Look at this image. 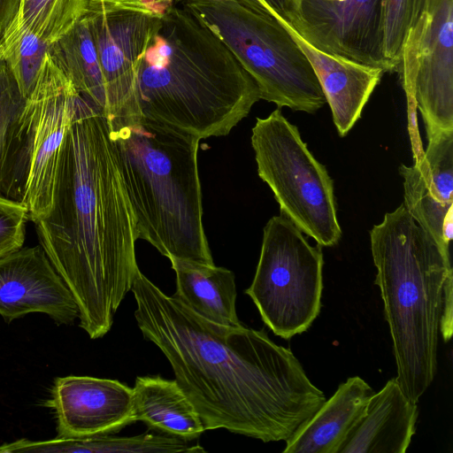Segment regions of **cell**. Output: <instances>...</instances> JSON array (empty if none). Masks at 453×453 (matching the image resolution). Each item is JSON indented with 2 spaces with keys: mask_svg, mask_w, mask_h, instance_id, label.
<instances>
[{
  "mask_svg": "<svg viewBox=\"0 0 453 453\" xmlns=\"http://www.w3.org/2000/svg\"><path fill=\"white\" fill-rule=\"evenodd\" d=\"M131 291L138 327L167 358L205 431L286 441L326 400L293 352L264 329L211 322L140 270Z\"/></svg>",
  "mask_w": 453,
  "mask_h": 453,
  "instance_id": "1",
  "label": "cell"
},
{
  "mask_svg": "<svg viewBox=\"0 0 453 453\" xmlns=\"http://www.w3.org/2000/svg\"><path fill=\"white\" fill-rule=\"evenodd\" d=\"M38 241L79 307L91 339L105 335L140 270L135 221L102 111L81 95L65 136L52 209Z\"/></svg>",
  "mask_w": 453,
  "mask_h": 453,
  "instance_id": "2",
  "label": "cell"
},
{
  "mask_svg": "<svg viewBox=\"0 0 453 453\" xmlns=\"http://www.w3.org/2000/svg\"><path fill=\"white\" fill-rule=\"evenodd\" d=\"M259 99L254 80L208 27L185 7L164 11L139 68L140 118L200 140L219 137Z\"/></svg>",
  "mask_w": 453,
  "mask_h": 453,
  "instance_id": "3",
  "label": "cell"
},
{
  "mask_svg": "<svg viewBox=\"0 0 453 453\" xmlns=\"http://www.w3.org/2000/svg\"><path fill=\"white\" fill-rule=\"evenodd\" d=\"M384 312L393 342L395 378L412 402L432 384L445 287L452 280L449 252L420 227L403 203L370 231Z\"/></svg>",
  "mask_w": 453,
  "mask_h": 453,
  "instance_id": "4",
  "label": "cell"
},
{
  "mask_svg": "<svg viewBox=\"0 0 453 453\" xmlns=\"http://www.w3.org/2000/svg\"><path fill=\"white\" fill-rule=\"evenodd\" d=\"M109 127L137 240L169 260L215 265L203 226L200 139L142 118Z\"/></svg>",
  "mask_w": 453,
  "mask_h": 453,
  "instance_id": "5",
  "label": "cell"
},
{
  "mask_svg": "<svg viewBox=\"0 0 453 453\" xmlns=\"http://www.w3.org/2000/svg\"><path fill=\"white\" fill-rule=\"evenodd\" d=\"M184 7L251 76L260 99L308 113L326 103L309 59L287 24L261 0H188Z\"/></svg>",
  "mask_w": 453,
  "mask_h": 453,
  "instance_id": "6",
  "label": "cell"
},
{
  "mask_svg": "<svg viewBox=\"0 0 453 453\" xmlns=\"http://www.w3.org/2000/svg\"><path fill=\"white\" fill-rule=\"evenodd\" d=\"M79 96L47 53L0 170V194L22 203L33 223L52 209L62 149Z\"/></svg>",
  "mask_w": 453,
  "mask_h": 453,
  "instance_id": "7",
  "label": "cell"
},
{
  "mask_svg": "<svg viewBox=\"0 0 453 453\" xmlns=\"http://www.w3.org/2000/svg\"><path fill=\"white\" fill-rule=\"evenodd\" d=\"M251 145L258 175L273 192L280 213L320 246L335 245L342 230L333 180L280 108L257 119Z\"/></svg>",
  "mask_w": 453,
  "mask_h": 453,
  "instance_id": "8",
  "label": "cell"
},
{
  "mask_svg": "<svg viewBox=\"0 0 453 453\" xmlns=\"http://www.w3.org/2000/svg\"><path fill=\"white\" fill-rule=\"evenodd\" d=\"M322 246H311L284 215L264 227L261 252L245 290L262 320L285 340L308 330L319 314L323 290Z\"/></svg>",
  "mask_w": 453,
  "mask_h": 453,
  "instance_id": "9",
  "label": "cell"
},
{
  "mask_svg": "<svg viewBox=\"0 0 453 453\" xmlns=\"http://www.w3.org/2000/svg\"><path fill=\"white\" fill-rule=\"evenodd\" d=\"M163 12L117 0H88L87 17L104 81L110 126L140 118L137 77L140 65Z\"/></svg>",
  "mask_w": 453,
  "mask_h": 453,
  "instance_id": "10",
  "label": "cell"
},
{
  "mask_svg": "<svg viewBox=\"0 0 453 453\" xmlns=\"http://www.w3.org/2000/svg\"><path fill=\"white\" fill-rule=\"evenodd\" d=\"M290 27L321 51L393 71L383 53V0H298Z\"/></svg>",
  "mask_w": 453,
  "mask_h": 453,
  "instance_id": "11",
  "label": "cell"
},
{
  "mask_svg": "<svg viewBox=\"0 0 453 453\" xmlns=\"http://www.w3.org/2000/svg\"><path fill=\"white\" fill-rule=\"evenodd\" d=\"M417 34L413 100L427 141L453 131V0H424Z\"/></svg>",
  "mask_w": 453,
  "mask_h": 453,
  "instance_id": "12",
  "label": "cell"
},
{
  "mask_svg": "<svg viewBox=\"0 0 453 453\" xmlns=\"http://www.w3.org/2000/svg\"><path fill=\"white\" fill-rule=\"evenodd\" d=\"M47 405L56 413L61 437L114 434L135 422L133 388L115 380L57 378Z\"/></svg>",
  "mask_w": 453,
  "mask_h": 453,
  "instance_id": "13",
  "label": "cell"
},
{
  "mask_svg": "<svg viewBox=\"0 0 453 453\" xmlns=\"http://www.w3.org/2000/svg\"><path fill=\"white\" fill-rule=\"evenodd\" d=\"M32 312L60 324L79 319L71 290L40 244L0 258V315L10 322Z\"/></svg>",
  "mask_w": 453,
  "mask_h": 453,
  "instance_id": "14",
  "label": "cell"
},
{
  "mask_svg": "<svg viewBox=\"0 0 453 453\" xmlns=\"http://www.w3.org/2000/svg\"><path fill=\"white\" fill-rule=\"evenodd\" d=\"M287 26L316 73L338 134L346 135L360 118L384 70L321 51Z\"/></svg>",
  "mask_w": 453,
  "mask_h": 453,
  "instance_id": "15",
  "label": "cell"
},
{
  "mask_svg": "<svg viewBox=\"0 0 453 453\" xmlns=\"http://www.w3.org/2000/svg\"><path fill=\"white\" fill-rule=\"evenodd\" d=\"M418 403L395 378L370 398L365 412L339 453H404L416 431Z\"/></svg>",
  "mask_w": 453,
  "mask_h": 453,
  "instance_id": "16",
  "label": "cell"
},
{
  "mask_svg": "<svg viewBox=\"0 0 453 453\" xmlns=\"http://www.w3.org/2000/svg\"><path fill=\"white\" fill-rule=\"evenodd\" d=\"M374 391L359 376L349 378L286 441L284 453H339L364 416Z\"/></svg>",
  "mask_w": 453,
  "mask_h": 453,
  "instance_id": "17",
  "label": "cell"
},
{
  "mask_svg": "<svg viewBox=\"0 0 453 453\" xmlns=\"http://www.w3.org/2000/svg\"><path fill=\"white\" fill-rule=\"evenodd\" d=\"M170 261L176 274L175 298L211 322L229 326L242 324L235 307L237 291L232 271L215 265Z\"/></svg>",
  "mask_w": 453,
  "mask_h": 453,
  "instance_id": "18",
  "label": "cell"
},
{
  "mask_svg": "<svg viewBox=\"0 0 453 453\" xmlns=\"http://www.w3.org/2000/svg\"><path fill=\"white\" fill-rule=\"evenodd\" d=\"M134 417L152 429L186 441L204 431L195 407L175 380L137 377L133 388Z\"/></svg>",
  "mask_w": 453,
  "mask_h": 453,
  "instance_id": "19",
  "label": "cell"
},
{
  "mask_svg": "<svg viewBox=\"0 0 453 453\" xmlns=\"http://www.w3.org/2000/svg\"><path fill=\"white\" fill-rule=\"evenodd\" d=\"M48 53L76 91L104 115L106 90L87 10L64 35L50 45Z\"/></svg>",
  "mask_w": 453,
  "mask_h": 453,
  "instance_id": "20",
  "label": "cell"
},
{
  "mask_svg": "<svg viewBox=\"0 0 453 453\" xmlns=\"http://www.w3.org/2000/svg\"><path fill=\"white\" fill-rule=\"evenodd\" d=\"M51 43L38 37L15 16L0 34V51L25 97L34 90Z\"/></svg>",
  "mask_w": 453,
  "mask_h": 453,
  "instance_id": "21",
  "label": "cell"
},
{
  "mask_svg": "<svg viewBox=\"0 0 453 453\" xmlns=\"http://www.w3.org/2000/svg\"><path fill=\"white\" fill-rule=\"evenodd\" d=\"M88 0H20L17 19L49 43L64 35L84 14Z\"/></svg>",
  "mask_w": 453,
  "mask_h": 453,
  "instance_id": "22",
  "label": "cell"
},
{
  "mask_svg": "<svg viewBox=\"0 0 453 453\" xmlns=\"http://www.w3.org/2000/svg\"><path fill=\"white\" fill-rule=\"evenodd\" d=\"M76 453H177L206 452L189 441L168 434H142L134 436L110 434L77 438Z\"/></svg>",
  "mask_w": 453,
  "mask_h": 453,
  "instance_id": "23",
  "label": "cell"
},
{
  "mask_svg": "<svg viewBox=\"0 0 453 453\" xmlns=\"http://www.w3.org/2000/svg\"><path fill=\"white\" fill-rule=\"evenodd\" d=\"M424 0H383V53L395 71L401 63L409 29Z\"/></svg>",
  "mask_w": 453,
  "mask_h": 453,
  "instance_id": "24",
  "label": "cell"
},
{
  "mask_svg": "<svg viewBox=\"0 0 453 453\" xmlns=\"http://www.w3.org/2000/svg\"><path fill=\"white\" fill-rule=\"evenodd\" d=\"M26 98L5 63L0 65V170L13 126Z\"/></svg>",
  "mask_w": 453,
  "mask_h": 453,
  "instance_id": "25",
  "label": "cell"
},
{
  "mask_svg": "<svg viewBox=\"0 0 453 453\" xmlns=\"http://www.w3.org/2000/svg\"><path fill=\"white\" fill-rule=\"evenodd\" d=\"M28 220L22 203L0 194V258L23 248Z\"/></svg>",
  "mask_w": 453,
  "mask_h": 453,
  "instance_id": "26",
  "label": "cell"
},
{
  "mask_svg": "<svg viewBox=\"0 0 453 453\" xmlns=\"http://www.w3.org/2000/svg\"><path fill=\"white\" fill-rule=\"evenodd\" d=\"M441 334L444 342L452 334V280L445 287L444 301L441 318Z\"/></svg>",
  "mask_w": 453,
  "mask_h": 453,
  "instance_id": "27",
  "label": "cell"
},
{
  "mask_svg": "<svg viewBox=\"0 0 453 453\" xmlns=\"http://www.w3.org/2000/svg\"><path fill=\"white\" fill-rule=\"evenodd\" d=\"M287 25L291 26L297 9L298 0H261Z\"/></svg>",
  "mask_w": 453,
  "mask_h": 453,
  "instance_id": "28",
  "label": "cell"
},
{
  "mask_svg": "<svg viewBox=\"0 0 453 453\" xmlns=\"http://www.w3.org/2000/svg\"><path fill=\"white\" fill-rule=\"evenodd\" d=\"M20 0H0V34L18 13Z\"/></svg>",
  "mask_w": 453,
  "mask_h": 453,
  "instance_id": "29",
  "label": "cell"
},
{
  "mask_svg": "<svg viewBox=\"0 0 453 453\" xmlns=\"http://www.w3.org/2000/svg\"><path fill=\"white\" fill-rule=\"evenodd\" d=\"M122 3L142 4L161 12L174 4V0H117Z\"/></svg>",
  "mask_w": 453,
  "mask_h": 453,
  "instance_id": "30",
  "label": "cell"
},
{
  "mask_svg": "<svg viewBox=\"0 0 453 453\" xmlns=\"http://www.w3.org/2000/svg\"><path fill=\"white\" fill-rule=\"evenodd\" d=\"M187 1H188V0H174V4H176V3H181V2L185 3V2H187Z\"/></svg>",
  "mask_w": 453,
  "mask_h": 453,
  "instance_id": "31",
  "label": "cell"
},
{
  "mask_svg": "<svg viewBox=\"0 0 453 453\" xmlns=\"http://www.w3.org/2000/svg\"><path fill=\"white\" fill-rule=\"evenodd\" d=\"M4 61L3 58H2L1 51H0V65L2 64H4Z\"/></svg>",
  "mask_w": 453,
  "mask_h": 453,
  "instance_id": "32",
  "label": "cell"
}]
</instances>
